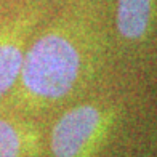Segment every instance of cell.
<instances>
[{
    "instance_id": "cell-5",
    "label": "cell",
    "mask_w": 157,
    "mask_h": 157,
    "mask_svg": "<svg viewBox=\"0 0 157 157\" xmlns=\"http://www.w3.org/2000/svg\"><path fill=\"white\" fill-rule=\"evenodd\" d=\"M40 151V133L35 127L0 119V157H37Z\"/></svg>"
},
{
    "instance_id": "cell-4",
    "label": "cell",
    "mask_w": 157,
    "mask_h": 157,
    "mask_svg": "<svg viewBox=\"0 0 157 157\" xmlns=\"http://www.w3.org/2000/svg\"><path fill=\"white\" fill-rule=\"evenodd\" d=\"M157 18V0H117V31L128 42L146 40Z\"/></svg>"
},
{
    "instance_id": "cell-3",
    "label": "cell",
    "mask_w": 157,
    "mask_h": 157,
    "mask_svg": "<svg viewBox=\"0 0 157 157\" xmlns=\"http://www.w3.org/2000/svg\"><path fill=\"white\" fill-rule=\"evenodd\" d=\"M37 16V11H27L0 27V98L18 83L26 40Z\"/></svg>"
},
{
    "instance_id": "cell-1",
    "label": "cell",
    "mask_w": 157,
    "mask_h": 157,
    "mask_svg": "<svg viewBox=\"0 0 157 157\" xmlns=\"http://www.w3.org/2000/svg\"><path fill=\"white\" fill-rule=\"evenodd\" d=\"M87 50L77 34L56 26L26 48L19 72V91L29 104H53L77 90L88 74Z\"/></svg>"
},
{
    "instance_id": "cell-2",
    "label": "cell",
    "mask_w": 157,
    "mask_h": 157,
    "mask_svg": "<svg viewBox=\"0 0 157 157\" xmlns=\"http://www.w3.org/2000/svg\"><path fill=\"white\" fill-rule=\"evenodd\" d=\"M117 122L116 108L83 103L67 109L56 120L50 135L53 157H93Z\"/></svg>"
}]
</instances>
